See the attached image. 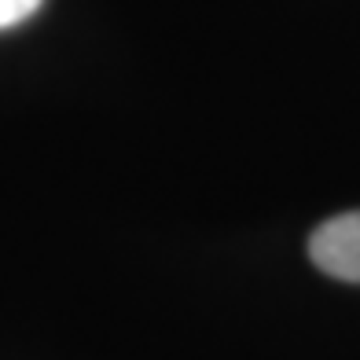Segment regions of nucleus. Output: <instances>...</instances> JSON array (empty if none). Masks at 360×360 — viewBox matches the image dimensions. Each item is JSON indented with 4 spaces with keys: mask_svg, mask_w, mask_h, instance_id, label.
Here are the masks:
<instances>
[{
    "mask_svg": "<svg viewBox=\"0 0 360 360\" xmlns=\"http://www.w3.org/2000/svg\"><path fill=\"white\" fill-rule=\"evenodd\" d=\"M309 257L335 280L360 283V210L327 217L309 239Z\"/></svg>",
    "mask_w": 360,
    "mask_h": 360,
    "instance_id": "nucleus-1",
    "label": "nucleus"
},
{
    "mask_svg": "<svg viewBox=\"0 0 360 360\" xmlns=\"http://www.w3.org/2000/svg\"><path fill=\"white\" fill-rule=\"evenodd\" d=\"M41 4H44V0H0V30L26 22Z\"/></svg>",
    "mask_w": 360,
    "mask_h": 360,
    "instance_id": "nucleus-2",
    "label": "nucleus"
}]
</instances>
